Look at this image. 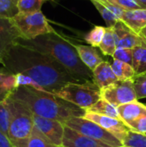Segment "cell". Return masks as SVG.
<instances>
[{"label":"cell","mask_w":146,"mask_h":147,"mask_svg":"<svg viewBox=\"0 0 146 147\" xmlns=\"http://www.w3.org/2000/svg\"><path fill=\"white\" fill-rule=\"evenodd\" d=\"M1 65L5 71L29 77L42 90L54 95L69 83H79L48 54L18 43L9 50Z\"/></svg>","instance_id":"1"},{"label":"cell","mask_w":146,"mask_h":147,"mask_svg":"<svg viewBox=\"0 0 146 147\" xmlns=\"http://www.w3.org/2000/svg\"><path fill=\"white\" fill-rule=\"evenodd\" d=\"M18 44L48 54L58 61L79 83L93 81V72L80 59L71 42L56 31L32 40L19 38Z\"/></svg>","instance_id":"2"},{"label":"cell","mask_w":146,"mask_h":147,"mask_svg":"<svg viewBox=\"0 0 146 147\" xmlns=\"http://www.w3.org/2000/svg\"><path fill=\"white\" fill-rule=\"evenodd\" d=\"M10 97L22 102L34 115L63 123L71 117H83L85 114L84 109L52 93L28 86H19Z\"/></svg>","instance_id":"3"},{"label":"cell","mask_w":146,"mask_h":147,"mask_svg":"<svg viewBox=\"0 0 146 147\" xmlns=\"http://www.w3.org/2000/svg\"><path fill=\"white\" fill-rule=\"evenodd\" d=\"M5 103L9 112L8 136L12 143L28 139L34 127V114L22 102L9 97Z\"/></svg>","instance_id":"4"},{"label":"cell","mask_w":146,"mask_h":147,"mask_svg":"<svg viewBox=\"0 0 146 147\" xmlns=\"http://www.w3.org/2000/svg\"><path fill=\"white\" fill-rule=\"evenodd\" d=\"M55 95L84 110L102 98L101 89L94 81L69 83Z\"/></svg>","instance_id":"5"},{"label":"cell","mask_w":146,"mask_h":147,"mask_svg":"<svg viewBox=\"0 0 146 147\" xmlns=\"http://www.w3.org/2000/svg\"><path fill=\"white\" fill-rule=\"evenodd\" d=\"M12 21L21 33L22 38L26 40H32L55 31L41 10L33 13L19 12Z\"/></svg>","instance_id":"6"},{"label":"cell","mask_w":146,"mask_h":147,"mask_svg":"<svg viewBox=\"0 0 146 147\" xmlns=\"http://www.w3.org/2000/svg\"><path fill=\"white\" fill-rule=\"evenodd\" d=\"M65 125L82 134L108 146L113 147H121L123 146V143L115 136L103 129L96 122L83 117H71L65 122Z\"/></svg>","instance_id":"7"},{"label":"cell","mask_w":146,"mask_h":147,"mask_svg":"<svg viewBox=\"0 0 146 147\" xmlns=\"http://www.w3.org/2000/svg\"><path fill=\"white\" fill-rule=\"evenodd\" d=\"M101 92L102 98L115 107L138 100L133 87V78L117 80L101 90Z\"/></svg>","instance_id":"8"},{"label":"cell","mask_w":146,"mask_h":147,"mask_svg":"<svg viewBox=\"0 0 146 147\" xmlns=\"http://www.w3.org/2000/svg\"><path fill=\"white\" fill-rule=\"evenodd\" d=\"M34 127L41 134V135L53 146H63V138L65 133V123L45 118L37 115H33Z\"/></svg>","instance_id":"9"},{"label":"cell","mask_w":146,"mask_h":147,"mask_svg":"<svg viewBox=\"0 0 146 147\" xmlns=\"http://www.w3.org/2000/svg\"><path fill=\"white\" fill-rule=\"evenodd\" d=\"M83 117L96 122L103 129H105L106 131L115 136L117 139H119L122 143L126 139L128 132L130 131V128L120 119L101 115L98 114L87 111H85V114Z\"/></svg>","instance_id":"10"},{"label":"cell","mask_w":146,"mask_h":147,"mask_svg":"<svg viewBox=\"0 0 146 147\" xmlns=\"http://www.w3.org/2000/svg\"><path fill=\"white\" fill-rule=\"evenodd\" d=\"M117 48H134L137 47H146V41L131 30L122 21H119L113 27Z\"/></svg>","instance_id":"11"},{"label":"cell","mask_w":146,"mask_h":147,"mask_svg":"<svg viewBox=\"0 0 146 147\" xmlns=\"http://www.w3.org/2000/svg\"><path fill=\"white\" fill-rule=\"evenodd\" d=\"M22 38L12 19L0 18V65L9 50Z\"/></svg>","instance_id":"12"},{"label":"cell","mask_w":146,"mask_h":147,"mask_svg":"<svg viewBox=\"0 0 146 147\" xmlns=\"http://www.w3.org/2000/svg\"><path fill=\"white\" fill-rule=\"evenodd\" d=\"M63 146L65 147H113L82 134L67 126L65 127Z\"/></svg>","instance_id":"13"},{"label":"cell","mask_w":146,"mask_h":147,"mask_svg":"<svg viewBox=\"0 0 146 147\" xmlns=\"http://www.w3.org/2000/svg\"><path fill=\"white\" fill-rule=\"evenodd\" d=\"M131 30L139 34L146 28V9L124 10L120 18Z\"/></svg>","instance_id":"14"},{"label":"cell","mask_w":146,"mask_h":147,"mask_svg":"<svg viewBox=\"0 0 146 147\" xmlns=\"http://www.w3.org/2000/svg\"><path fill=\"white\" fill-rule=\"evenodd\" d=\"M117 110L120 120L127 126L146 113V104L137 100L118 106Z\"/></svg>","instance_id":"15"},{"label":"cell","mask_w":146,"mask_h":147,"mask_svg":"<svg viewBox=\"0 0 146 147\" xmlns=\"http://www.w3.org/2000/svg\"><path fill=\"white\" fill-rule=\"evenodd\" d=\"M92 72L93 81L101 90L118 80L113 71L111 64L108 61L102 62L92 71Z\"/></svg>","instance_id":"16"},{"label":"cell","mask_w":146,"mask_h":147,"mask_svg":"<svg viewBox=\"0 0 146 147\" xmlns=\"http://www.w3.org/2000/svg\"><path fill=\"white\" fill-rule=\"evenodd\" d=\"M72 46L77 50L80 59L83 63L91 71H93L97 65H99L104 60L98 53L96 47L92 46L87 45H80V44H73Z\"/></svg>","instance_id":"17"},{"label":"cell","mask_w":146,"mask_h":147,"mask_svg":"<svg viewBox=\"0 0 146 147\" xmlns=\"http://www.w3.org/2000/svg\"><path fill=\"white\" fill-rule=\"evenodd\" d=\"M18 88L15 75L0 70V102H3Z\"/></svg>","instance_id":"18"},{"label":"cell","mask_w":146,"mask_h":147,"mask_svg":"<svg viewBox=\"0 0 146 147\" xmlns=\"http://www.w3.org/2000/svg\"><path fill=\"white\" fill-rule=\"evenodd\" d=\"M85 111L98 114L101 115L109 116V117H113L116 119H120L118 114L117 107L114 106L113 104H111L110 102H108L103 98H101L97 102H96L94 105L87 109Z\"/></svg>","instance_id":"19"},{"label":"cell","mask_w":146,"mask_h":147,"mask_svg":"<svg viewBox=\"0 0 146 147\" xmlns=\"http://www.w3.org/2000/svg\"><path fill=\"white\" fill-rule=\"evenodd\" d=\"M14 146L15 147H55L56 146H53L51 144L48 140H46L41 134L34 127L31 135L22 141L14 143Z\"/></svg>","instance_id":"20"},{"label":"cell","mask_w":146,"mask_h":147,"mask_svg":"<svg viewBox=\"0 0 146 147\" xmlns=\"http://www.w3.org/2000/svg\"><path fill=\"white\" fill-rule=\"evenodd\" d=\"M98 47L100 48V50L102 51V53L104 55L113 57L115 50L117 49L116 40H115V36H114V32L113 27L106 28L104 36H103L102 40Z\"/></svg>","instance_id":"21"},{"label":"cell","mask_w":146,"mask_h":147,"mask_svg":"<svg viewBox=\"0 0 146 147\" xmlns=\"http://www.w3.org/2000/svg\"><path fill=\"white\" fill-rule=\"evenodd\" d=\"M111 65L118 80L133 79L136 76L133 65L128 63L114 59V62L111 64Z\"/></svg>","instance_id":"22"},{"label":"cell","mask_w":146,"mask_h":147,"mask_svg":"<svg viewBox=\"0 0 146 147\" xmlns=\"http://www.w3.org/2000/svg\"><path fill=\"white\" fill-rule=\"evenodd\" d=\"M133 67L136 76L146 74V47H137L133 48Z\"/></svg>","instance_id":"23"},{"label":"cell","mask_w":146,"mask_h":147,"mask_svg":"<svg viewBox=\"0 0 146 147\" xmlns=\"http://www.w3.org/2000/svg\"><path fill=\"white\" fill-rule=\"evenodd\" d=\"M90 2L93 3V5L96 7V9L101 14L102 17L104 19V21L107 24V27L112 28L116 24L117 22L120 21L119 17L114 13H113L108 8H107L99 0H90Z\"/></svg>","instance_id":"24"},{"label":"cell","mask_w":146,"mask_h":147,"mask_svg":"<svg viewBox=\"0 0 146 147\" xmlns=\"http://www.w3.org/2000/svg\"><path fill=\"white\" fill-rule=\"evenodd\" d=\"M18 13V0H0V18L12 19Z\"/></svg>","instance_id":"25"},{"label":"cell","mask_w":146,"mask_h":147,"mask_svg":"<svg viewBox=\"0 0 146 147\" xmlns=\"http://www.w3.org/2000/svg\"><path fill=\"white\" fill-rule=\"evenodd\" d=\"M105 31H106V28H104L102 26H95L93 28V29L90 30L85 35L84 40L89 45H90L94 47H97L100 46V44L102 40Z\"/></svg>","instance_id":"26"},{"label":"cell","mask_w":146,"mask_h":147,"mask_svg":"<svg viewBox=\"0 0 146 147\" xmlns=\"http://www.w3.org/2000/svg\"><path fill=\"white\" fill-rule=\"evenodd\" d=\"M123 146L129 147H146V134L130 130L123 141Z\"/></svg>","instance_id":"27"},{"label":"cell","mask_w":146,"mask_h":147,"mask_svg":"<svg viewBox=\"0 0 146 147\" xmlns=\"http://www.w3.org/2000/svg\"><path fill=\"white\" fill-rule=\"evenodd\" d=\"M46 0H18L20 13H33L41 10L43 3Z\"/></svg>","instance_id":"28"},{"label":"cell","mask_w":146,"mask_h":147,"mask_svg":"<svg viewBox=\"0 0 146 147\" xmlns=\"http://www.w3.org/2000/svg\"><path fill=\"white\" fill-rule=\"evenodd\" d=\"M133 87L138 100L146 98V74L134 77Z\"/></svg>","instance_id":"29"},{"label":"cell","mask_w":146,"mask_h":147,"mask_svg":"<svg viewBox=\"0 0 146 147\" xmlns=\"http://www.w3.org/2000/svg\"><path fill=\"white\" fill-rule=\"evenodd\" d=\"M9 124V112L5 101L0 102V129L8 135Z\"/></svg>","instance_id":"30"},{"label":"cell","mask_w":146,"mask_h":147,"mask_svg":"<svg viewBox=\"0 0 146 147\" xmlns=\"http://www.w3.org/2000/svg\"><path fill=\"white\" fill-rule=\"evenodd\" d=\"M114 59L123 61L133 65V48H117L113 55Z\"/></svg>","instance_id":"31"},{"label":"cell","mask_w":146,"mask_h":147,"mask_svg":"<svg viewBox=\"0 0 146 147\" xmlns=\"http://www.w3.org/2000/svg\"><path fill=\"white\" fill-rule=\"evenodd\" d=\"M105 1L112 3L113 5H114L123 10L140 9L135 0H105Z\"/></svg>","instance_id":"32"},{"label":"cell","mask_w":146,"mask_h":147,"mask_svg":"<svg viewBox=\"0 0 146 147\" xmlns=\"http://www.w3.org/2000/svg\"><path fill=\"white\" fill-rule=\"evenodd\" d=\"M127 127L133 132L146 134V113L138 118L136 121L129 123Z\"/></svg>","instance_id":"33"},{"label":"cell","mask_w":146,"mask_h":147,"mask_svg":"<svg viewBox=\"0 0 146 147\" xmlns=\"http://www.w3.org/2000/svg\"><path fill=\"white\" fill-rule=\"evenodd\" d=\"M0 147H15L8 135L0 129Z\"/></svg>","instance_id":"34"},{"label":"cell","mask_w":146,"mask_h":147,"mask_svg":"<svg viewBox=\"0 0 146 147\" xmlns=\"http://www.w3.org/2000/svg\"><path fill=\"white\" fill-rule=\"evenodd\" d=\"M136 3L139 4V8L142 9H146V0H135Z\"/></svg>","instance_id":"35"},{"label":"cell","mask_w":146,"mask_h":147,"mask_svg":"<svg viewBox=\"0 0 146 147\" xmlns=\"http://www.w3.org/2000/svg\"><path fill=\"white\" fill-rule=\"evenodd\" d=\"M139 35H140V36H141V37H142V38H143V39H144V40L146 41V28H145V29H143V30H142V32L139 34Z\"/></svg>","instance_id":"36"},{"label":"cell","mask_w":146,"mask_h":147,"mask_svg":"<svg viewBox=\"0 0 146 147\" xmlns=\"http://www.w3.org/2000/svg\"><path fill=\"white\" fill-rule=\"evenodd\" d=\"M55 147H65L64 146H55Z\"/></svg>","instance_id":"37"},{"label":"cell","mask_w":146,"mask_h":147,"mask_svg":"<svg viewBox=\"0 0 146 147\" xmlns=\"http://www.w3.org/2000/svg\"><path fill=\"white\" fill-rule=\"evenodd\" d=\"M121 147H129V146H122Z\"/></svg>","instance_id":"38"},{"label":"cell","mask_w":146,"mask_h":147,"mask_svg":"<svg viewBox=\"0 0 146 147\" xmlns=\"http://www.w3.org/2000/svg\"></svg>","instance_id":"39"},{"label":"cell","mask_w":146,"mask_h":147,"mask_svg":"<svg viewBox=\"0 0 146 147\" xmlns=\"http://www.w3.org/2000/svg\"><path fill=\"white\" fill-rule=\"evenodd\" d=\"M145 104H146V103H145Z\"/></svg>","instance_id":"40"}]
</instances>
